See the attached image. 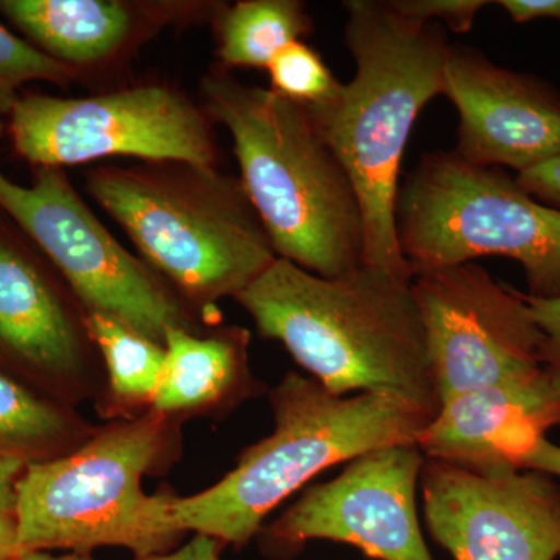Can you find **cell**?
Here are the masks:
<instances>
[{"mask_svg":"<svg viewBox=\"0 0 560 560\" xmlns=\"http://www.w3.org/2000/svg\"><path fill=\"white\" fill-rule=\"evenodd\" d=\"M559 425L560 377L541 366L441 405L416 444L427 459L499 475Z\"/></svg>","mask_w":560,"mask_h":560,"instance_id":"cell-14","label":"cell"},{"mask_svg":"<svg viewBox=\"0 0 560 560\" xmlns=\"http://www.w3.org/2000/svg\"><path fill=\"white\" fill-rule=\"evenodd\" d=\"M420 481L431 536L455 560L559 558L560 485L550 475H482L425 459Z\"/></svg>","mask_w":560,"mask_h":560,"instance_id":"cell-11","label":"cell"},{"mask_svg":"<svg viewBox=\"0 0 560 560\" xmlns=\"http://www.w3.org/2000/svg\"><path fill=\"white\" fill-rule=\"evenodd\" d=\"M14 150L36 168L138 158L215 167L213 121L171 84L143 83L84 98L28 94L10 113Z\"/></svg>","mask_w":560,"mask_h":560,"instance_id":"cell-9","label":"cell"},{"mask_svg":"<svg viewBox=\"0 0 560 560\" xmlns=\"http://www.w3.org/2000/svg\"><path fill=\"white\" fill-rule=\"evenodd\" d=\"M92 200L202 318L248 289L278 259L241 178L191 162H140L86 173Z\"/></svg>","mask_w":560,"mask_h":560,"instance_id":"cell-4","label":"cell"},{"mask_svg":"<svg viewBox=\"0 0 560 560\" xmlns=\"http://www.w3.org/2000/svg\"><path fill=\"white\" fill-rule=\"evenodd\" d=\"M94 433L86 423L0 374V452L27 460L28 456L61 451L65 444L86 442Z\"/></svg>","mask_w":560,"mask_h":560,"instance_id":"cell-20","label":"cell"},{"mask_svg":"<svg viewBox=\"0 0 560 560\" xmlns=\"http://www.w3.org/2000/svg\"><path fill=\"white\" fill-rule=\"evenodd\" d=\"M215 2L0 0V11L54 60L81 75L128 57L173 25L212 20Z\"/></svg>","mask_w":560,"mask_h":560,"instance_id":"cell-15","label":"cell"},{"mask_svg":"<svg viewBox=\"0 0 560 560\" xmlns=\"http://www.w3.org/2000/svg\"><path fill=\"white\" fill-rule=\"evenodd\" d=\"M21 555L18 547L16 518L11 512H0V560H11Z\"/></svg>","mask_w":560,"mask_h":560,"instance_id":"cell-30","label":"cell"},{"mask_svg":"<svg viewBox=\"0 0 560 560\" xmlns=\"http://www.w3.org/2000/svg\"><path fill=\"white\" fill-rule=\"evenodd\" d=\"M0 209L46 254L86 312L120 320L162 346L171 330L200 334L201 313L114 238L62 168H36L28 187L0 172Z\"/></svg>","mask_w":560,"mask_h":560,"instance_id":"cell-8","label":"cell"},{"mask_svg":"<svg viewBox=\"0 0 560 560\" xmlns=\"http://www.w3.org/2000/svg\"><path fill=\"white\" fill-rule=\"evenodd\" d=\"M515 180L534 200L560 210V154L518 173Z\"/></svg>","mask_w":560,"mask_h":560,"instance_id":"cell-25","label":"cell"},{"mask_svg":"<svg viewBox=\"0 0 560 560\" xmlns=\"http://www.w3.org/2000/svg\"><path fill=\"white\" fill-rule=\"evenodd\" d=\"M221 547L223 541L215 537L197 534V537H194L186 547L172 555H156L139 560H219Z\"/></svg>","mask_w":560,"mask_h":560,"instance_id":"cell-29","label":"cell"},{"mask_svg":"<svg viewBox=\"0 0 560 560\" xmlns=\"http://www.w3.org/2000/svg\"><path fill=\"white\" fill-rule=\"evenodd\" d=\"M173 419L149 410L95 431L68 455L28 463L14 504L20 551L125 547L139 559L167 551L183 534L172 522L176 497L147 495L142 478L171 456Z\"/></svg>","mask_w":560,"mask_h":560,"instance_id":"cell-6","label":"cell"},{"mask_svg":"<svg viewBox=\"0 0 560 560\" xmlns=\"http://www.w3.org/2000/svg\"><path fill=\"white\" fill-rule=\"evenodd\" d=\"M442 94L458 110L460 160L522 173L560 154V95L541 81L451 46Z\"/></svg>","mask_w":560,"mask_h":560,"instance_id":"cell-13","label":"cell"},{"mask_svg":"<svg viewBox=\"0 0 560 560\" xmlns=\"http://www.w3.org/2000/svg\"><path fill=\"white\" fill-rule=\"evenodd\" d=\"M249 334L238 327L209 337L189 330L165 335V361L150 410L187 415L217 407L248 382Z\"/></svg>","mask_w":560,"mask_h":560,"instance_id":"cell-17","label":"cell"},{"mask_svg":"<svg viewBox=\"0 0 560 560\" xmlns=\"http://www.w3.org/2000/svg\"><path fill=\"white\" fill-rule=\"evenodd\" d=\"M221 68L265 69L280 50L313 32L300 0L220 3L212 18Z\"/></svg>","mask_w":560,"mask_h":560,"instance_id":"cell-18","label":"cell"},{"mask_svg":"<svg viewBox=\"0 0 560 560\" xmlns=\"http://www.w3.org/2000/svg\"><path fill=\"white\" fill-rule=\"evenodd\" d=\"M0 131H2V120H0Z\"/></svg>","mask_w":560,"mask_h":560,"instance_id":"cell-32","label":"cell"},{"mask_svg":"<svg viewBox=\"0 0 560 560\" xmlns=\"http://www.w3.org/2000/svg\"><path fill=\"white\" fill-rule=\"evenodd\" d=\"M345 9L355 75L307 108L355 187L363 264L415 276L397 241L401 158L420 110L442 94L451 44L441 24L411 20L390 0H349Z\"/></svg>","mask_w":560,"mask_h":560,"instance_id":"cell-2","label":"cell"},{"mask_svg":"<svg viewBox=\"0 0 560 560\" xmlns=\"http://www.w3.org/2000/svg\"><path fill=\"white\" fill-rule=\"evenodd\" d=\"M79 79V70L54 60L0 24V116L11 113L20 98L18 90L28 81H50L68 86Z\"/></svg>","mask_w":560,"mask_h":560,"instance_id":"cell-22","label":"cell"},{"mask_svg":"<svg viewBox=\"0 0 560 560\" xmlns=\"http://www.w3.org/2000/svg\"><path fill=\"white\" fill-rule=\"evenodd\" d=\"M201 108L230 132L243 187L279 259L329 279L363 264L355 187L307 106L215 66L201 80Z\"/></svg>","mask_w":560,"mask_h":560,"instance_id":"cell-3","label":"cell"},{"mask_svg":"<svg viewBox=\"0 0 560 560\" xmlns=\"http://www.w3.org/2000/svg\"><path fill=\"white\" fill-rule=\"evenodd\" d=\"M405 16L423 22L447 25L455 33H467L475 18L489 5L486 0H390Z\"/></svg>","mask_w":560,"mask_h":560,"instance_id":"cell-23","label":"cell"},{"mask_svg":"<svg viewBox=\"0 0 560 560\" xmlns=\"http://www.w3.org/2000/svg\"><path fill=\"white\" fill-rule=\"evenodd\" d=\"M86 318L72 290L0 231V348L40 374L84 382L98 352Z\"/></svg>","mask_w":560,"mask_h":560,"instance_id":"cell-16","label":"cell"},{"mask_svg":"<svg viewBox=\"0 0 560 560\" xmlns=\"http://www.w3.org/2000/svg\"><path fill=\"white\" fill-rule=\"evenodd\" d=\"M495 3L518 24L536 20L560 21V0H500Z\"/></svg>","mask_w":560,"mask_h":560,"instance_id":"cell-27","label":"cell"},{"mask_svg":"<svg viewBox=\"0 0 560 560\" xmlns=\"http://www.w3.org/2000/svg\"><path fill=\"white\" fill-rule=\"evenodd\" d=\"M86 324L108 371L114 408L125 411L151 405L164 368V346L101 313L88 312Z\"/></svg>","mask_w":560,"mask_h":560,"instance_id":"cell-19","label":"cell"},{"mask_svg":"<svg viewBox=\"0 0 560 560\" xmlns=\"http://www.w3.org/2000/svg\"><path fill=\"white\" fill-rule=\"evenodd\" d=\"M425 459L418 444L364 453L340 477L308 489L267 529L268 540L285 550L308 540H334L372 559L431 560L416 510Z\"/></svg>","mask_w":560,"mask_h":560,"instance_id":"cell-12","label":"cell"},{"mask_svg":"<svg viewBox=\"0 0 560 560\" xmlns=\"http://www.w3.org/2000/svg\"><path fill=\"white\" fill-rule=\"evenodd\" d=\"M518 470L541 471L552 478H560V447L547 440L539 438L522 453L517 460Z\"/></svg>","mask_w":560,"mask_h":560,"instance_id":"cell-26","label":"cell"},{"mask_svg":"<svg viewBox=\"0 0 560 560\" xmlns=\"http://www.w3.org/2000/svg\"><path fill=\"white\" fill-rule=\"evenodd\" d=\"M412 294L441 405L544 366V335L525 294L480 265L415 271Z\"/></svg>","mask_w":560,"mask_h":560,"instance_id":"cell-10","label":"cell"},{"mask_svg":"<svg viewBox=\"0 0 560 560\" xmlns=\"http://www.w3.org/2000/svg\"><path fill=\"white\" fill-rule=\"evenodd\" d=\"M397 241L415 271L510 257L529 296H560V210L534 200L501 168L455 151L420 158L396 202Z\"/></svg>","mask_w":560,"mask_h":560,"instance_id":"cell-7","label":"cell"},{"mask_svg":"<svg viewBox=\"0 0 560 560\" xmlns=\"http://www.w3.org/2000/svg\"><path fill=\"white\" fill-rule=\"evenodd\" d=\"M28 460L11 453L0 452V512L14 514L16 485Z\"/></svg>","mask_w":560,"mask_h":560,"instance_id":"cell-28","label":"cell"},{"mask_svg":"<svg viewBox=\"0 0 560 560\" xmlns=\"http://www.w3.org/2000/svg\"><path fill=\"white\" fill-rule=\"evenodd\" d=\"M275 430L205 492L172 504L175 528L242 547L287 497L320 471L390 445L416 444L436 412L393 394L335 396L290 372L271 393Z\"/></svg>","mask_w":560,"mask_h":560,"instance_id":"cell-5","label":"cell"},{"mask_svg":"<svg viewBox=\"0 0 560 560\" xmlns=\"http://www.w3.org/2000/svg\"><path fill=\"white\" fill-rule=\"evenodd\" d=\"M412 276L361 264L340 278H320L276 259L234 298L265 338L335 396L393 394L438 412L425 330Z\"/></svg>","mask_w":560,"mask_h":560,"instance_id":"cell-1","label":"cell"},{"mask_svg":"<svg viewBox=\"0 0 560 560\" xmlns=\"http://www.w3.org/2000/svg\"><path fill=\"white\" fill-rule=\"evenodd\" d=\"M525 294L533 318L544 335L541 363L547 370L560 377V296L544 300V298Z\"/></svg>","mask_w":560,"mask_h":560,"instance_id":"cell-24","label":"cell"},{"mask_svg":"<svg viewBox=\"0 0 560 560\" xmlns=\"http://www.w3.org/2000/svg\"><path fill=\"white\" fill-rule=\"evenodd\" d=\"M11 560H92L88 558L86 555H79V552H73V555L68 556H51L47 555L44 551H25L18 555L16 558Z\"/></svg>","mask_w":560,"mask_h":560,"instance_id":"cell-31","label":"cell"},{"mask_svg":"<svg viewBox=\"0 0 560 560\" xmlns=\"http://www.w3.org/2000/svg\"><path fill=\"white\" fill-rule=\"evenodd\" d=\"M272 92L304 106L330 101L341 88V81L323 57L304 40H296L279 51L267 68Z\"/></svg>","mask_w":560,"mask_h":560,"instance_id":"cell-21","label":"cell"}]
</instances>
